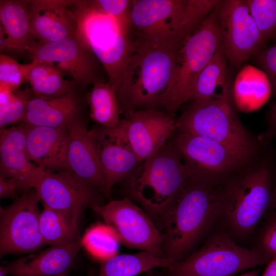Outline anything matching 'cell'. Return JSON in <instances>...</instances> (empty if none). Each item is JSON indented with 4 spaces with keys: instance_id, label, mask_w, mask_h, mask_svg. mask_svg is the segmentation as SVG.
Here are the masks:
<instances>
[{
    "instance_id": "obj_30",
    "label": "cell",
    "mask_w": 276,
    "mask_h": 276,
    "mask_svg": "<svg viewBox=\"0 0 276 276\" xmlns=\"http://www.w3.org/2000/svg\"><path fill=\"white\" fill-rule=\"evenodd\" d=\"M43 208L40 214L39 228L45 244L63 245L80 239L79 226L73 224L61 214Z\"/></svg>"
},
{
    "instance_id": "obj_39",
    "label": "cell",
    "mask_w": 276,
    "mask_h": 276,
    "mask_svg": "<svg viewBox=\"0 0 276 276\" xmlns=\"http://www.w3.org/2000/svg\"><path fill=\"white\" fill-rule=\"evenodd\" d=\"M18 191V184L14 179L0 175L1 198H16Z\"/></svg>"
},
{
    "instance_id": "obj_12",
    "label": "cell",
    "mask_w": 276,
    "mask_h": 276,
    "mask_svg": "<svg viewBox=\"0 0 276 276\" xmlns=\"http://www.w3.org/2000/svg\"><path fill=\"white\" fill-rule=\"evenodd\" d=\"M215 9L226 57L229 63L239 67L262 49L266 41L244 0L220 1Z\"/></svg>"
},
{
    "instance_id": "obj_14",
    "label": "cell",
    "mask_w": 276,
    "mask_h": 276,
    "mask_svg": "<svg viewBox=\"0 0 276 276\" xmlns=\"http://www.w3.org/2000/svg\"><path fill=\"white\" fill-rule=\"evenodd\" d=\"M33 189L43 207L61 214L78 226L84 209L99 204L95 188L69 171L45 170Z\"/></svg>"
},
{
    "instance_id": "obj_3",
    "label": "cell",
    "mask_w": 276,
    "mask_h": 276,
    "mask_svg": "<svg viewBox=\"0 0 276 276\" xmlns=\"http://www.w3.org/2000/svg\"><path fill=\"white\" fill-rule=\"evenodd\" d=\"M269 154L225 180L221 216L233 235L246 238L257 229L271 208L273 163Z\"/></svg>"
},
{
    "instance_id": "obj_13",
    "label": "cell",
    "mask_w": 276,
    "mask_h": 276,
    "mask_svg": "<svg viewBox=\"0 0 276 276\" xmlns=\"http://www.w3.org/2000/svg\"><path fill=\"white\" fill-rule=\"evenodd\" d=\"M39 199L27 191L10 206L0 209V257L31 253L45 245L39 228Z\"/></svg>"
},
{
    "instance_id": "obj_26",
    "label": "cell",
    "mask_w": 276,
    "mask_h": 276,
    "mask_svg": "<svg viewBox=\"0 0 276 276\" xmlns=\"http://www.w3.org/2000/svg\"><path fill=\"white\" fill-rule=\"evenodd\" d=\"M272 91L268 78L263 71L251 65L244 66L236 77L232 98L244 111L260 108L269 99Z\"/></svg>"
},
{
    "instance_id": "obj_28",
    "label": "cell",
    "mask_w": 276,
    "mask_h": 276,
    "mask_svg": "<svg viewBox=\"0 0 276 276\" xmlns=\"http://www.w3.org/2000/svg\"><path fill=\"white\" fill-rule=\"evenodd\" d=\"M167 258L147 251L133 254H117L101 262L97 276H136L157 267L169 268Z\"/></svg>"
},
{
    "instance_id": "obj_35",
    "label": "cell",
    "mask_w": 276,
    "mask_h": 276,
    "mask_svg": "<svg viewBox=\"0 0 276 276\" xmlns=\"http://www.w3.org/2000/svg\"><path fill=\"white\" fill-rule=\"evenodd\" d=\"M23 64L3 53L0 54V88L13 91L26 81Z\"/></svg>"
},
{
    "instance_id": "obj_6",
    "label": "cell",
    "mask_w": 276,
    "mask_h": 276,
    "mask_svg": "<svg viewBox=\"0 0 276 276\" xmlns=\"http://www.w3.org/2000/svg\"><path fill=\"white\" fill-rule=\"evenodd\" d=\"M217 0H135L131 12L135 39L162 42L182 41L213 10Z\"/></svg>"
},
{
    "instance_id": "obj_25",
    "label": "cell",
    "mask_w": 276,
    "mask_h": 276,
    "mask_svg": "<svg viewBox=\"0 0 276 276\" xmlns=\"http://www.w3.org/2000/svg\"><path fill=\"white\" fill-rule=\"evenodd\" d=\"M228 62L222 44L196 78L189 101L232 97Z\"/></svg>"
},
{
    "instance_id": "obj_4",
    "label": "cell",
    "mask_w": 276,
    "mask_h": 276,
    "mask_svg": "<svg viewBox=\"0 0 276 276\" xmlns=\"http://www.w3.org/2000/svg\"><path fill=\"white\" fill-rule=\"evenodd\" d=\"M193 173L170 139L125 180V190L152 220L160 221Z\"/></svg>"
},
{
    "instance_id": "obj_27",
    "label": "cell",
    "mask_w": 276,
    "mask_h": 276,
    "mask_svg": "<svg viewBox=\"0 0 276 276\" xmlns=\"http://www.w3.org/2000/svg\"><path fill=\"white\" fill-rule=\"evenodd\" d=\"M26 81L35 96L57 97L73 89L74 81L64 78V71L55 64L32 61L23 64Z\"/></svg>"
},
{
    "instance_id": "obj_5",
    "label": "cell",
    "mask_w": 276,
    "mask_h": 276,
    "mask_svg": "<svg viewBox=\"0 0 276 276\" xmlns=\"http://www.w3.org/2000/svg\"><path fill=\"white\" fill-rule=\"evenodd\" d=\"M74 7L76 36L102 63L117 93L134 48L131 26L100 11L89 1H75Z\"/></svg>"
},
{
    "instance_id": "obj_36",
    "label": "cell",
    "mask_w": 276,
    "mask_h": 276,
    "mask_svg": "<svg viewBox=\"0 0 276 276\" xmlns=\"http://www.w3.org/2000/svg\"><path fill=\"white\" fill-rule=\"evenodd\" d=\"M90 4L102 13L131 26V12L132 1L94 0Z\"/></svg>"
},
{
    "instance_id": "obj_34",
    "label": "cell",
    "mask_w": 276,
    "mask_h": 276,
    "mask_svg": "<svg viewBox=\"0 0 276 276\" xmlns=\"http://www.w3.org/2000/svg\"><path fill=\"white\" fill-rule=\"evenodd\" d=\"M263 219L254 249L270 261L276 257V209L270 208Z\"/></svg>"
},
{
    "instance_id": "obj_31",
    "label": "cell",
    "mask_w": 276,
    "mask_h": 276,
    "mask_svg": "<svg viewBox=\"0 0 276 276\" xmlns=\"http://www.w3.org/2000/svg\"><path fill=\"white\" fill-rule=\"evenodd\" d=\"M82 242L94 258L102 262L118 254L121 242L112 227L98 224L86 232Z\"/></svg>"
},
{
    "instance_id": "obj_9",
    "label": "cell",
    "mask_w": 276,
    "mask_h": 276,
    "mask_svg": "<svg viewBox=\"0 0 276 276\" xmlns=\"http://www.w3.org/2000/svg\"><path fill=\"white\" fill-rule=\"evenodd\" d=\"M269 262L256 250L239 245L229 234L220 230L194 252L168 268L166 276H234Z\"/></svg>"
},
{
    "instance_id": "obj_24",
    "label": "cell",
    "mask_w": 276,
    "mask_h": 276,
    "mask_svg": "<svg viewBox=\"0 0 276 276\" xmlns=\"http://www.w3.org/2000/svg\"><path fill=\"white\" fill-rule=\"evenodd\" d=\"M1 50H27L34 43L29 1H0Z\"/></svg>"
},
{
    "instance_id": "obj_7",
    "label": "cell",
    "mask_w": 276,
    "mask_h": 276,
    "mask_svg": "<svg viewBox=\"0 0 276 276\" xmlns=\"http://www.w3.org/2000/svg\"><path fill=\"white\" fill-rule=\"evenodd\" d=\"M191 101L176 120L175 132L205 137L256 157L260 142L240 122L232 97Z\"/></svg>"
},
{
    "instance_id": "obj_22",
    "label": "cell",
    "mask_w": 276,
    "mask_h": 276,
    "mask_svg": "<svg viewBox=\"0 0 276 276\" xmlns=\"http://www.w3.org/2000/svg\"><path fill=\"white\" fill-rule=\"evenodd\" d=\"M82 245L80 239L73 243L51 246L11 262L5 266L11 276H67Z\"/></svg>"
},
{
    "instance_id": "obj_19",
    "label": "cell",
    "mask_w": 276,
    "mask_h": 276,
    "mask_svg": "<svg viewBox=\"0 0 276 276\" xmlns=\"http://www.w3.org/2000/svg\"><path fill=\"white\" fill-rule=\"evenodd\" d=\"M30 159L44 170L69 171L70 133L67 126L50 127L24 123Z\"/></svg>"
},
{
    "instance_id": "obj_15",
    "label": "cell",
    "mask_w": 276,
    "mask_h": 276,
    "mask_svg": "<svg viewBox=\"0 0 276 276\" xmlns=\"http://www.w3.org/2000/svg\"><path fill=\"white\" fill-rule=\"evenodd\" d=\"M112 129L142 163L170 139L176 130V120L158 109H140L128 113Z\"/></svg>"
},
{
    "instance_id": "obj_41",
    "label": "cell",
    "mask_w": 276,
    "mask_h": 276,
    "mask_svg": "<svg viewBox=\"0 0 276 276\" xmlns=\"http://www.w3.org/2000/svg\"><path fill=\"white\" fill-rule=\"evenodd\" d=\"M270 208L276 209V169L274 173L273 172L272 197Z\"/></svg>"
},
{
    "instance_id": "obj_16",
    "label": "cell",
    "mask_w": 276,
    "mask_h": 276,
    "mask_svg": "<svg viewBox=\"0 0 276 276\" xmlns=\"http://www.w3.org/2000/svg\"><path fill=\"white\" fill-rule=\"evenodd\" d=\"M29 52L32 61L54 64L68 73L75 83L82 86L93 84L97 76L95 57L75 35L48 43L34 42Z\"/></svg>"
},
{
    "instance_id": "obj_8",
    "label": "cell",
    "mask_w": 276,
    "mask_h": 276,
    "mask_svg": "<svg viewBox=\"0 0 276 276\" xmlns=\"http://www.w3.org/2000/svg\"><path fill=\"white\" fill-rule=\"evenodd\" d=\"M215 8L181 45L172 80L163 107L173 118L190 94L199 73L221 46Z\"/></svg>"
},
{
    "instance_id": "obj_11",
    "label": "cell",
    "mask_w": 276,
    "mask_h": 276,
    "mask_svg": "<svg viewBox=\"0 0 276 276\" xmlns=\"http://www.w3.org/2000/svg\"><path fill=\"white\" fill-rule=\"evenodd\" d=\"M171 141L194 172L218 179L224 180L235 174L255 158L203 136L176 132Z\"/></svg>"
},
{
    "instance_id": "obj_20",
    "label": "cell",
    "mask_w": 276,
    "mask_h": 276,
    "mask_svg": "<svg viewBox=\"0 0 276 276\" xmlns=\"http://www.w3.org/2000/svg\"><path fill=\"white\" fill-rule=\"evenodd\" d=\"M70 133L68 162L71 172L88 186L104 192L105 177L95 146L93 129L78 118L67 126Z\"/></svg>"
},
{
    "instance_id": "obj_33",
    "label": "cell",
    "mask_w": 276,
    "mask_h": 276,
    "mask_svg": "<svg viewBox=\"0 0 276 276\" xmlns=\"http://www.w3.org/2000/svg\"><path fill=\"white\" fill-rule=\"evenodd\" d=\"M32 94V91L28 87L22 90H17L8 101L0 104L1 129L8 125L22 121Z\"/></svg>"
},
{
    "instance_id": "obj_1",
    "label": "cell",
    "mask_w": 276,
    "mask_h": 276,
    "mask_svg": "<svg viewBox=\"0 0 276 276\" xmlns=\"http://www.w3.org/2000/svg\"><path fill=\"white\" fill-rule=\"evenodd\" d=\"M224 180L194 172L160 221L163 256L173 265L185 258L221 216Z\"/></svg>"
},
{
    "instance_id": "obj_17",
    "label": "cell",
    "mask_w": 276,
    "mask_h": 276,
    "mask_svg": "<svg viewBox=\"0 0 276 276\" xmlns=\"http://www.w3.org/2000/svg\"><path fill=\"white\" fill-rule=\"evenodd\" d=\"M98 159L105 177L103 193L109 195L118 182L127 179L142 164L127 142L112 128L93 129Z\"/></svg>"
},
{
    "instance_id": "obj_38",
    "label": "cell",
    "mask_w": 276,
    "mask_h": 276,
    "mask_svg": "<svg viewBox=\"0 0 276 276\" xmlns=\"http://www.w3.org/2000/svg\"><path fill=\"white\" fill-rule=\"evenodd\" d=\"M267 128L266 131L259 137L263 145H267L276 134V104L271 108L267 118Z\"/></svg>"
},
{
    "instance_id": "obj_29",
    "label": "cell",
    "mask_w": 276,
    "mask_h": 276,
    "mask_svg": "<svg viewBox=\"0 0 276 276\" xmlns=\"http://www.w3.org/2000/svg\"><path fill=\"white\" fill-rule=\"evenodd\" d=\"M93 85L87 97L91 118L106 128H116L121 110L115 89L110 82L100 80Z\"/></svg>"
},
{
    "instance_id": "obj_10",
    "label": "cell",
    "mask_w": 276,
    "mask_h": 276,
    "mask_svg": "<svg viewBox=\"0 0 276 276\" xmlns=\"http://www.w3.org/2000/svg\"><path fill=\"white\" fill-rule=\"evenodd\" d=\"M91 208L114 229L124 245L164 257L163 234L148 214L131 199L124 198Z\"/></svg>"
},
{
    "instance_id": "obj_32",
    "label": "cell",
    "mask_w": 276,
    "mask_h": 276,
    "mask_svg": "<svg viewBox=\"0 0 276 276\" xmlns=\"http://www.w3.org/2000/svg\"><path fill=\"white\" fill-rule=\"evenodd\" d=\"M244 1L265 41L276 36V0Z\"/></svg>"
},
{
    "instance_id": "obj_18",
    "label": "cell",
    "mask_w": 276,
    "mask_h": 276,
    "mask_svg": "<svg viewBox=\"0 0 276 276\" xmlns=\"http://www.w3.org/2000/svg\"><path fill=\"white\" fill-rule=\"evenodd\" d=\"M0 168L1 175L14 179L19 191L26 192L33 189L45 171L29 158L22 126L1 129Z\"/></svg>"
},
{
    "instance_id": "obj_44",
    "label": "cell",
    "mask_w": 276,
    "mask_h": 276,
    "mask_svg": "<svg viewBox=\"0 0 276 276\" xmlns=\"http://www.w3.org/2000/svg\"><path fill=\"white\" fill-rule=\"evenodd\" d=\"M149 276H156V275H154V274H150V275H149Z\"/></svg>"
},
{
    "instance_id": "obj_42",
    "label": "cell",
    "mask_w": 276,
    "mask_h": 276,
    "mask_svg": "<svg viewBox=\"0 0 276 276\" xmlns=\"http://www.w3.org/2000/svg\"><path fill=\"white\" fill-rule=\"evenodd\" d=\"M260 270L257 269H252L238 276H259Z\"/></svg>"
},
{
    "instance_id": "obj_43",
    "label": "cell",
    "mask_w": 276,
    "mask_h": 276,
    "mask_svg": "<svg viewBox=\"0 0 276 276\" xmlns=\"http://www.w3.org/2000/svg\"><path fill=\"white\" fill-rule=\"evenodd\" d=\"M8 273L5 266H0V276H7Z\"/></svg>"
},
{
    "instance_id": "obj_40",
    "label": "cell",
    "mask_w": 276,
    "mask_h": 276,
    "mask_svg": "<svg viewBox=\"0 0 276 276\" xmlns=\"http://www.w3.org/2000/svg\"><path fill=\"white\" fill-rule=\"evenodd\" d=\"M261 276H276V257L271 259Z\"/></svg>"
},
{
    "instance_id": "obj_2",
    "label": "cell",
    "mask_w": 276,
    "mask_h": 276,
    "mask_svg": "<svg viewBox=\"0 0 276 276\" xmlns=\"http://www.w3.org/2000/svg\"><path fill=\"white\" fill-rule=\"evenodd\" d=\"M183 40L162 42L134 39V49L126 62L117 93L121 110L126 116L137 110L161 107Z\"/></svg>"
},
{
    "instance_id": "obj_23",
    "label": "cell",
    "mask_w": 276,
    "mask_h": 276,
    "mask_svg": "<svg viewBox=\"0 0 276 276\" xmlns=\"http://www.w3.org/2000/svg\"><path fill=\"white\" fill-rule=\"evenodd\" d=\"M78 101L73 89L57 97L34 96L22 122L29 126L64 127L78 118Z\"/></svg>"
},
{
    "instance_id": "obj_37",
    "label": "cell",
    "mask_w": 276,
    "mask_h": 276,
    "mask_svg": "<svg viewBox=\"0 0 276 276\" xmlns=\"http://www.w3.org/2000/svg\"><path fill=\"white\" fill-rule=\"evenodd\" d=\"M256 56L258 64L267 76L272 90L276 95V42L269 47L261 49Z\"/></svg>"
},
{
    "instance_id": "obj_21",
    "label": "cell",
    "mask_w": 276,
    "mask_h": 276,
    "mask_svg": "<svg viewBox=\"0 0 276 276\" xmlns=\"http://www.w3.org/2000/svg\"><path fill=\"white\" fill-rule=\"evenodd\" d=\"M75 1H29L32 33L34 39L52 42L74 36L76 22L73 10Z\"/></svg>"
}]
</instances>
